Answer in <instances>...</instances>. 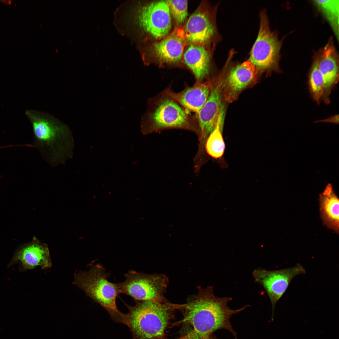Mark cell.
I'll return each mask as SVG.
<instances>
[{
    "label": "cell",
    "mask_w": 339,
    "mask_h": 339,
    "mask_svg": "<svg viewBox=\"0 0 339 339\" xmlns=\"http://www.w3.org/2000/svg\"><path fill=\"white\" fill-rule=\"evenodd\" d=\"M198 288V294L192 301L185 304H174L175 309L184 311L183 318L174 325H190L199 339H209L215 331L221 329L229 331L237 339V333L232 328L230 318L249 305L232 309L228 305L232 299L231 297H216L212 286Z\"/></svg>",
    "instance_id": "cell-1"
},
{
    "label": "cell",
    "mask_w": 339,
    "mask_h": 339,
    "mask_svg": "<svg viewBox=\"0 0 339 339\" xmlns=\"http://www.w3.org/2000/svg\"><path fill=\"white\" fill-rule=\"evenodd\" d=\"M25 114L32 126V147L51 166L65 164L73 158L74 143L69 126L51 114L34 110Z\"/></svg>",
    "instance_id": "cell-2"
},
{
    "label": "cell",
    "mask_w": 339,
    "mask_h": 339,
    "mask_svg": "<svg viewBox=\"0 0 339 339\" xmlns=\"http://www.w3.org/2000/svg\"><path fill=\"white\" fill-rule=\"evenodd\" d=\"M132 306L125 303L128 312L123 324L130 329L132 339H164L173 317V304L166 302L135 301Z\"/></svg>",
    "instance_id": "cell-3"
},
{
    "label": "cell",
    "mask_w": 339,
    "mask_h": 339,
    "mask_svg": "<svg viewBox=\"0 0 339 339\" xmlns=\"http://www.w3.org/2000/svg\"><path fill=\"white\" fill-rule=\"evenodd\" d=\"M109 276L105 268L98 264L75 274L73 283L105 309L114 321L123 324L125 314L119 310L116 303L120 293L116 284L108 280Z\"/></svg>",
    "instance_id": "cell-4"
},
{
    "label": "cell",
    "mask_w": 339,
    "mask_h": 339,
    "mask_svg": "<svg viewBox=\"0 0 339 339\" xmlns=\"http://www.w3.org/2000/svg\"><path fill=\"white\" fill-rule=\"evenodd\" d=\"M148 104L147 110L142 117L143 134L166 128H188L195 121L178 103L162 93L149 99Z\"/></svg>",
    "instance_id": "cell-5"
},
{
    "label": "cell",
    "mask_w": 339,
    "mask_h": 339,
    "mask_svg": "<svg viewBox=\"0 0 339 339\" xmlns=\"http://www.w3.org/2000/svg\"><path fill=\"white\" fill-rule=\"evenodd\" d=\"M260 26L256 39L249 59L259 72H281L279 67L282 42L276 32L271 30L266 10L260 14Z\"/></svg>",
    "instance_id": "cell-6"
},
{
    "label": "cell",
    "mask_w": 339,
    "mask_h": 339,
    "mask_svg": "<svg viewBox=\"0 0 339 339\" xmlns=\"http://www.w3.org/2000/svg\"><path fill=\"white\" fill-rule=\"evenodd\" d=\"M124 276V282L116 283L120 293L129 295L135 301L167 302L163 296L168 283L165 275L148 274L131 270Z\"/></svg>",
    "instance_id": "cell-7"
},
{
    "label": "cell",
    "mask_w": 339,
    "mask_h": 339,
    "mask_svg": "<svg viewBox=\"0 0 339 339\" xmlns=\"http://www.w3.org/2000/svg\"><path fill=\"white\" fill-rule=\"evenodd\" d=\"M305 273V269L300 264L280 270L269 271L259 268L253 271L255 281L264 288L269 297L272 306V320L276 304L292 280L295 276Z\"/></svg>",
    "instance_id": "cell-8"
},
{
    "label": "cell",
    "mask_w": 339,
    "mask_h": 339,
    "mask_svg": "<svg viewBox=\"0 0 339 339\" xmlns=\"http://www.w3.org/2000/svg\"><path fill=\"white\" fill-rule=\"evenodd\" d=\"M138 22L147 33L162 40L169 35L171 28V15L167 1L153 2L141 8Z\"/></svg>",
    "instance_id": "cell-9"
},
{
    "label": "cell",
    "mask_w": 339,
    "mask_h": 339,
    "mask_svg": "<svg viewBox=\"0 0 339 339\" xmlns=\"http://www.w3.org/2000/svg\"><path fill=\"white\" fill-rule=\"evenodd\" d=\"M214 12L198 9L187 20L183 30L186 42L203 46L220 39L216 25Z\"/></svg>",
    "instance_id": "cell-10"
},
{
    "label": "cell",
    "mask_w": 339,
    "mask_h": 339,
    "mask_svg": "<svg viewBox=\"0 0 339 339\" xmlns=\"http://www.w3.org/2000/svg\"><path fill=\"white\" fill-rule=\"evenodd\" d=\"M223 74L213 81L208 99L196 114V119L202 135L207 137L215 127L219 115L223 108L222 105Z\"/></svg>",
    "instance_id": "cell-11"
},
{
    "label": "cell",
    "mask_w": 339,
    "mask_h": 339,
    "mask_svg": "<svg viewBox=\"0 0 339 339\" xmlns=\"http://www.w3.org/2000/svg\"><path fill=\"white\" fill-rule=\"evenodd\" d=\"M315 56L324 81L322 101L328 104L330 103V94L339 80L338 56L332 40H330Z\"/></svg>",
    "instance_id": "cell-12"
},
{
    "label": "cell",
    "mask_w": 339,
    "mask_h": 339,
    "mask_svg": "<svg viewBox=\"0 0 339 339\" xmlns=\"http://www.w3.org/2000/svg\"><path fill=\"white\" fill-rule=\"evenodd\" d=\"M259 73L257 68L249 60L232 68L223 85V97L231 102L254 80Z\"/></svg>",
    "instance_id": "cell-13"
},
{
    "label": "cell",
    "mask_w": 339,
    "mask_h": 339,
    "mask_svg": "<svg viewBox=\"0 0 339 339\" xmlns=\"http://www.w3.org/2000/svg\"><path fill=\"white\" fill-rule=\"evenodd\" d=\"M213 81L208 80L203 83L196 82L192 87H188L183 91L176 93L170 88L162 92L180 105L188 113L196 114L207 101Z\"/></svg>",
    "instance_id": "cell-14"
},
{
    "label": "cell",
    "mask_w": 339,
    "mask_h": 339,
    "mask_svg": "<svg viewBox=\"0 0 339 339\" xmlns=\"http://www.w3.org/2000/svg\"><path fill=\"white\" fill-rule=\"evenodd\" d=\"M19 264V269L25 271L39 266L41 269H46L52 266V262L48 247L45 244L35 240L21 248L14 254L8 266L17 263Z\"/></svg>",
    "instance_id": "cell-15"
},
{
    "label": "cell",
    "mask_w": 339,
    "mask_h": 339,
    "mask_svg": "<svg viewBox=\"0 0 339 339\" xmlns=\"http://www.w3.org/2000/svg\"><path fill=\"white\" fill-rule=\"evenodd\" d=\"M186 42L183 30L175 29L165 37L154 44V55L160 64L178 63L182 56Z\"/></svg>",
    "instance_id": "cell-16"
},
{
    "label": "cell",
    "mask_w": 339,
    "mask_h": 339,
    "mask_svg": "<svg viewBox=\"0 0 339 339\" xmlns=\"http://www.w3.org/2000/svg\"><path fill=\"white\" fill-rule=\"evenodd\" d=\"M184 61L194 74L196 82L201 83L209 73L211 57L204 46L191 44L184 55Z\"/></svg>",
    "instance_id": "cell-17"
},
{
    "label": "cell",
    "mask_w": 339,
    "mask_h": 339,
    "mask_svg": "<svg viewBox=\"0 0 339 339\" xmlns=\"http://www.w3.org/2000/svg\"><path fill=\"white\" fill-rule=\"evenodd\" d=\"M320 213L323 223L337 234L339 233V201L330 184L320 195Z\"/></svg>",
    "instance_id": "cell-18"
},
{
    "label": "cell",
    "mask_w": 339,
    "mask_h": 339,
    "mask_svg": "<svg viewBox=\"0 0 339 339\" xmlns=\"http://www.w3.org/2000/svg\"><path fill=\"white\" fill-rule=\"evenodd\" d=\"M223 113V109L219 116L216 126L209 135L206 143L207 152L215 159L221 157L225 149L224 142L221 133Z\"/></svg>",
    "instance_id": "cell-19"
},
{
    "label": "cell",
    "mask_w": 339,
    "mask_h": 339,
    "mask_svg": "<svg viewBox=\"0 0 339 339\" xmlns=\"http://www.w3.org/2000/svg\"><path fill=\"white\" fill-rule=\"evenodd\" d=\"M308 86L312 98L317 104H319L322 101L323 96L324 81L315 56L309 72Z\"/></svg>",
    "instance_id": "cell-20"
},
{
    "label": "cell",
    "mask_w": 339,
    "mask_h": 339,
    "mask_svg": "<svg viewBox=\"0 0 339 339\" xmlns=\"http://www.w3.org/2000/svg\"><path fill=\"white\" fill-rule=\"evenodd\" d=\"M339 1L314 0L313 3L328 21L337 38H339Z\"/></svg>",
    "instance_id": "cell-21"
},
{
    "label": "cell",
    "mask_w": 339,
    "mask_h": 339,
    "mask_svg": "<svg viewBox=\"0 0 339 339\" xmlns=\"http://www.w3.org/2000/svg\"><path fill=\"white\" fill-rule=\"evenodd\" d=\"M171 15L177 24L183 23L188 15L187 0H167Z\"/></svg>",
    "instance_id": "cell-22"
},
{
    "label": "cell",
    "mask_w": 339,
    "mask_h": 339,
    "mask_svg": "<svg viewBox=\"0 0 339 339\" xmlns=\"http://www.w3.org/2000/svg\"><path fill=\"white\" fill-rule=\"evenodd\" d=\"M176 339H199V338L192 330L183 336Z\"/></svg>",
    "instance_id": "cell-23"
},
{
    "label": "cell",
    "mask_w": 339,
    "mask_h": 339,
    "mask_svg": "<svg viewBox=\"0 0 339 339\" xmlns=\"http://www.w3.org/2000/svg\"><path fill=\"white\" fill-rule=\"evenodd\" d=\"M338 116H338L335 115L333 116H332L331 117L329 118H328V119H325V120H324L323 121H322L326 122H331V123H334V124H338V118H336V117L337 116Z\"/></svg>",
    "instance_id": "cell-24"
},
{
    "label": "cell",
    "mask_w": 339,
    "mask_h": 339,
    "mask_svg": "<svg viewBox=\"0 0 339 339\" xmlns=\"http://www.w3.org/2000/svg\"><path fill=\"white\" fill-rule=\"evenodd\" d=\"M209 339H218L216 336H215L213 334L209 338Z\"/></svg>",
    "instance_id": "cell-25"
}]
</instances>
